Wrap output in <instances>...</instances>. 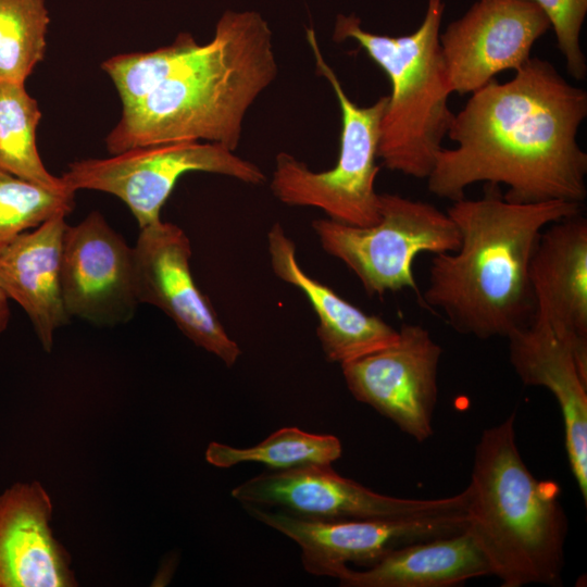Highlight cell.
Returning <instances> with one entry per match:
<instances>
[{"label":"cell","instance_id":"d4e9b609","mask_svg":"<svg viewBox=\"0 0 587 587\" xmlns=\"http://www.w3.org/2000/svg\"><path fill=\"white\" fill-rule=\"evenodd\" d=\"M74 208V191L51 190L0 168V247Z\"/></svg>","mask_w":587,"mask_h":587},{"label":"cell","instance_id":"ac0fdd59","mask_svg":"<svg viewBox=\"0 0 587 587\" xmlns=\"http://www.w3.org/2000/svg\"><path fill=\"white\" fill-rule=\"evenodd\" d=\"M267 251L275 276L298 288L314 310L316 335L327 361L341 365L397 340L398 329L307 274L298 263L295 242L279 223H274L267 233Z\"/></svg>","mask_w":587,"mask_h":587},{"label":"cell","instance_id":"7a4b0ae2","mask_svg":"<svg viewBox=\"0 0 587 587\" xmlns=\"http://www.w3.org/2000/svg\"><path fill=\"white\" fill-rule=\"evenodd\" d=\"M582 207L560 200L514 203L490 184L482 198L453 201L447 214L460 246L434 254L421 302L441 311L459 334L508 339L533 322L528 267L541 232Z\"/></svg>","mask_w":587,"mask_h":587},{"label":"cell","instance_id":"4fadbf2b","mask_svg":"<svg viewBox=\"0 0 587 587\" xmlns=\"http://www.w3.org/2000/svg\"><path fill=\"white\" fill-rule=\"evenodd\" d=\"M133 248L138 302L162 310L196 346L233 366L241 350L192 277L186 233L161 220L140 228Z\"/></svg>","mask_w":587,"mask_h":587},{"label":"cell","instance_id":"5b68a950","mask_svg":"<svg viewBox=\"0 0 587 587\" xmlns=\"http://www.w3.org/2000/svg\"><path fill=\"white\" fill-rule=\"evenodd\" d=\"M444 11V0H428L421 25L404 36L371 33L355 14H338L333 32L337 42L355 41L389 79L377 158L420 179L428 177L454 115L439 45Z\"/></svg>","mask_w":587,"mask_h":587},{"label":"cell","instance_id":"277c9868","mask_svg":"<svg viewBox=\"0 0 587 587\" xmlns=\"http://www.w3.org/2000/svg\"><path fill=\"white\" fill-rule=\"evenodd\" d=\"M465 490V529L502 587L562 585L569 522L560 487L526 466L514 413L482 433Z\"/></svg>","mask_w":587,"mask_h":587},{"label":"cell","instance_id":"44dd1931","mask_svg":"<svg viewBox=\"0 0 587 587\" xmlns=\"http://www.w3.org/2000/svg\"><path fill=\"white\" fill-rule=\"evenodd\" d=\"M38 102L24 84L0 82V168L55 191L67 190L45 167L36 145Z\"/></svg>","mask_w":587,"mask_h":587},{"label":"cell","instance_id":"7402d4cb","mask_svg":"<svg viewBox=\"0 0 587 587\" xmlns=\"http://www.w3.org/2000/svg\"><path fill=\"white\" fill-rule=\"evenodd\" d=\"M341 453V442L336 436L284 427L248 448L211 442L205 450V460L222 469L251 462L264 464L271 471H282L308 464L332 465Z\"/></svg>","mask_w":587,"mask_h":587},{"label":"cell","instance_id":"d6986e66","mask_svg":"<svg viewBox=\"0 0 587 587\" xmlns=\"http://www.w3.org/2000/svg\"><path fill=\"white\" fill-rule=\"evenodd\" d=\"M67 214L59 213L0 247V287L26 312L46 351L68 322L61 287L62 241Z\"/></svg>","mask_w":587,"mask_h":587},{"label":"cell","instance_id":"9a60e30c","mask_svg":"<svg viewBox=\"0 0 587 587\" xmlns=\"http://www.w3.org/2000/svg\"><path fill=\"white\" fill-rule=\"evenodd\" d=\"M528 278L535 303L533 322L548 326L587 375V220L582 212L541 232Z\"/></svg>","mask_w":587,"mask_h":587},{"label":"cell","instance_id":"8992f818","mask_svg":"<svg viewBox=\"0 0 587 587\" xmlns=\"http://www.w3.org/2000/svg\"><path fill=\"white\" fill-rule=\"evenodd\" d=\"M305 35L316 72L329 83L339 104V155L334 167L314 172L294 155L277 153L271 190L284 204L320 209L332 221L353 226L373 225L379 220L376 159L388 96L367 107L355 104L325 60L314 29L308 28Z\"/></svg>","mask_w":587,"mask_h":587},{"label":"cell","instance_id":"9c48e42d","mask_svg":"<svg viewBox=\"0 0 587 587\" xmlns=\"http://www.w3.org/2000/svg\"><path fill=\"white\" fill-rule=\"evenodd\" d=\"M258 522L295 541L305 572L337 578L354 564L370 567L395 549L466 528L465 511L394 519L309 520L278 509L243 505Z\"/></svg>","mask_w":587,"mask_h":587},{"label":"cell","instance_id":"30bf717a","mask_svg":"<svg viewBox=\"0 0 587 587\" xmlns=\"http://www.w3.org/2000/svg\"><path fill=\"white\" fill-rule=\"evenodd\" d=\"M242 505L274 508L322 521L394 519L465 511L466 490L445 498L411 499L378 494L336 473L332 465L308 464L268 471L232 490Z\"/></svg>","mask_w":587,"mask_h":587},{"label":"cell","instance_id":"ffe728a7","mask_svg":"<svg viewBox=\"0 0 587 587\" xmlns=\"http://www.w3.org/2000/svg\"><path fill=\"white\" fill-rule=\"evenodd\" d=\"M489 575L488 559L464 529L405 545L363 570L348 566L337 579L342 587H453Z\"/></svg>","mask_w":587,"mask_h":587},{"label":"cell","instance_id":"5bb4252c","mask_svg":"<svg viewBox=\"0 0 587 587\" xmlns=\"http://www.w3.org/2000/svg\"><path fill=\"white\" fill-rule=\"evenodd\" d=\"M61 287L65 309L97 325L129 321L138 305L134 248L97 211L62 241Z\"/></svg>","mask_w":587,"mask_h":587},{"label":"cell","instance_id":"ba28073f","mask_svg":"<svg viewBox=\"0 0 587 587\" xmlns=\"http://www.w3.org/2000/svg\"><path fill=\"white\" fill-rule=\"evenodd\" d=\"M204 172L260 185L262 170L221 143L182 140L137 147L105 159L68 164L60 178L76 192L90 189L121 199L140 228L161 221L160 213L177 180L186 173Z\"/></svg>","mask_w":587,"mask_h":587},{"label":"cell","instance_id":"cb8c5ba5","mask_svg":"<svg viewBox=\"0 0 587 587\" xmlns=\"http://www.w3.org/2000/svg\"><path fill=\"white\" fill-rule=\"evenodd\" d=\"M201 47L190 33L183 32L168 46L148 52L114 55L102 62L101 68L112 79L123 108H126L184 66Z\"/></svg>","mask_w":587,"mask_h":587},{"label":"cell","instance_id":"603a6c76","mask_svg":"<svg viewBox=\"0 0 587 587\" xmlns=\"http://www.w3.org/2000/svg\"><path fill=\"white\" fill-rule=\"evenodd\" d=\"M49 23L45 0H0V82L25 83L45 57Z\"/></svg>","mask_w":587,"mask_h":587},{"label":"cell","instance_id":"3957f363","mask_svg":"<svg viewBox=\"0 0 587 587\" xmlns=\"http://www.w3.org/2000/svg\"><path fill=\"white\" fill-rule=\"evenodd\" d=\"M278 75L273 33L253 10H226L212 39L133 105L105 138L111 154L205 140L235 151L247 112Z\"/></svg>","mask_w":587,"mask_h":587},{"label":"cell","instance_id":"e0dca14e","mask_svg":"<svg viewBox=\"0 0 587 587\" xmlns=\"http://www.w3.org/2000/svg\"><path fill=\"white\" fill-rule=\"evenodd\" d=\"M509 359L526 386L548 389L560 408L567 462L587 502V375L550 328L532 322L509 338Z\"/></svg>","mask_w":587,"mask_h":587},{"label":"cell","instance_id":"2e32d148","mask_svg":"<svg viewBox=\"0 0 587 587\" xmlns=\"http://www.w3.org/2000/svg\"><path fill=\"white\" fill-rule=\"evenodd\" d=\"M51 517V499L37 482L16 484L0 495V587L76 586Z\"/></svg>","mask_w":587,"mask_h":587},{"label":"cell","instance_id":"4316f807","mask_svg":"<svg viewBox=\"0 0 587 587\" xmlns=\"http://www.w3.org/2000/svg\"><path fill=\"white\" fill-rule=\"evenodd\" d=\"M10 320L9 297L0 287V333H2Z\"/></svg>","mask_w":587,"mask_h":587},{"label":"cell","instance_id":"484cf974","mask_svg":"<svg viewBox=\"0 0 587 587\" xmlns=\"http://www.w3.org/2000/svg\"><path fill=\"white\" fill-rule=\"evenodd\" d=\"M548 16L567 72L577 80L586 78L587 63L580 33L587 14V0H533Z\"/></svg>","mask_w":587,"mask_h":587},{"label":"cell","instance_id":"6da1fadb","mask_svg":"<svg viewBox=\"0 0 587 587\" xmlns=\"http://www.w3.org/2000/svg\"><path fill=\"white\" fill-rule=\"evenodd\" d=\"M587 92L565 80L547 60L530 58L512 79H495L471 93L453 115L428 175V190L450 201L479 182L508 187L514 203L587 197V153L577 141Z\"/></svg>","mask_w":587,"mask_h":587},{"label":"cell","instance_id":"52a82bcc","mask_svg":"<svg viewBox=\"0 0 587 587\" xmlns=\"http://www.w3.org/2000/svg\"><path fill=\"white\" fill-rule=\"evenodd\" d=\"M311 226L323 250L351 270L369 296L411 288L421 302L414 259L424 252H453L460 246V233L447 213L394 193H379V220L373 225L319 218Z\"/></svg>","mask_w":587,"mask_h":587},{"label":"cell","instance_id":"7c38bea8","mask_svg":"<svg viewBox=\"0 0 587 587\" xmlns=\"http://www.w3.org/2000/svg\"><path fill=\"white\" fill-rule=\"evenodd\" d=\"M550 28L533 0H477L439 34L451 93H472L499 73L517 71Z\"/></svg>","mask_w":587,"mask_h":587},{"label":"cell","instance_id":"8fae6325","mask_svg":"<svg viewBox=\"0 0 587 587\" xmlns=\"http://www.w3.org/2000/svg\"><path fill=\"white\" fill-rule=\"evenodd\" d=\"M395 342L341 364L351 395L419 442L433 434L441 347L421 325L403 324Z\"/></svg>","mask_w":587,"mask_h":587}]
</instances>
